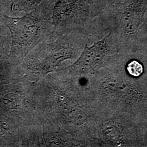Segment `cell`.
I'll use <instances>...</instances> for the list:
<instances>
[{"label":"cell","mask_w":147,"mask_h":147,"mask_svg":"<svg viewBox=\"0 0 147 147\" xmlns=\"http://www.w3.org/2000/svg\"><path fill=\"white\" fill-rule=\"evenodd\" d=\"M100 1L106 7L107 5L117 4V3H118L120 2H124L126 0H100Z\"/></svg>","instance_id":"cell-8"},{"label":"cell","mask_w":147,"mask_h":147,"mask_svg":"<svg viewBox=\"0 0 147 147\" xmlns=\"http://www.w3.org/2000/svg\"><path fill=\"white\" fill-rule=\"evenodd\" d=\"M127 70L129 73L135 77L139 76L143 71L142 64L136 60H133L128 63Z\"/></svg>","instance_id":"cell-7"},{"label":"cell","mask_w":147,"mask_h":147,"mask_svg":"<svg viewBox=\"0 0 147 147\" xmlns=\"http://www.w3.org/2000/svg\"><path fill=\"white\" fill-rule=\"evenodd\" d=\"M143 23H144V24H147V12H146V13L145 19H144V22H143Z\"/></svg>","instance_id":"cell-10"},{"label":"cell","mask_w":147,"mask_h":147,"mask_svg":"<svg viewBox=\"0 0 147 147\" xmlns=\"http://www.w3.org/2000/svg\"><path fill=\"white\" fill-rule=\"evenodd\" d=\"M3 20L11 32L14 51L26 53L54 31L47 0H44L36 8L22 17L5 15Z\"/></svg>","instance_id":"cell-1"},{"label":"cell","mask_w":147,"mask_h":147,"mask_svg":"<svg viewBox=\"0 0 147 147\" xmlns=\"http://www.w3.org/2000/svg\"><path fill=\"white\" fill-rule=\"evenodd\" d=\"M5 105L11 110L18 109L21 106L20 97L14 93H9L5 95L3 98Z\"/></svg>","instance_id":"cell-6"},{"label":"cell","mask_w":147,"mask_h":147,"mask_svg":"<svg viewBox=\"0 0 147 147\" xmlns=\"http://www.w3.org/2000/svg\"><path fill=\"white\" fill-rule=\"evenodd\" d=\"M147 0H126L107 5L93 20L95 25L116 27L128 43L135 42L144 21Z\"/></svg>","instance_id":"cell-2"},{"label":"cell","mask_w":147,"mask_h":147,"mask_svg":"<svg viewBox=\"0 0 147 147\" xmlns=\"http://www.w3.org/2000/svg\"><path fill=\"white\" fill-rule=\"evenodd\" d=\"M111 32L90 47L85 45L78 60L68 68L75 74L91 73L99 68L111 47Z\"/></svg>","instance_id":"cell-4"},{"label":"cell","mask_w":147,"mask_h":147,"mask_svg":"<svg viewBox=\"0 0 147 147\" xmlns=\"http://www.w3.org/2000/svg\"><path fill=\"white\" fill-rule=\"evenodd\" d=\"M54 30L62 33L87 26L105 6L100 0H47Z\"/></svg>","instance_id":"cell-3"},{"label":"cell","mask_w":147,"mask_h":147,"mask_svg":"<svg viewBox=\"0 0 147 147\" xmlns=\"http://www.w3.org/2000/svg\"><path fill=\"white\" fill-rule=\"evenodd\" d=\"M7 131L6 129L3 127V126L0 123V137L3 136Z\"/></svg>","instance_id":"cell-9"},{"label":"cell","mask_w":147,"mask_h":147,"mask_svg":"<svg viewBox=\"0 0 147 147\" xmlns=\"http://www.w3.org/2000/svg\"><path fill=\"white\" fill-rule=\"evenodd\" d=\"M44 0H14L13 9L18 12L26 14L36 8Z\"/></svg>","instance_id":"cell-5"}]
</instances>
